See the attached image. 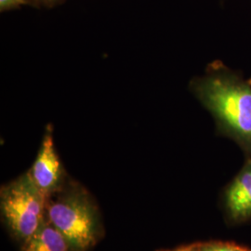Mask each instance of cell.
<instances>
[{"label":"cell","mask_w":251,"mask_h":251,"mask_svg":"<svg viewBox=\"0 0 251 251\" xmlns=\"http://www.w3.org/2000/svg\"><path fill=\"white\" fill-rule=\"evenodd\" d=\"M200 251V247H188V248H184V249H181L179 251Z\"/></svg>","instance_id":"9c48e42d"},{"label":"cell","mask_w":251,"mask_h":251,"mask_svg":"<svg viewBox=\"0 0 251 251\" xmlns=\"http://www.w3.org/2000/svg\"><path fill=\"white\" fill-rule=\"evenodd\" d=\"M48 216L50 223L63 233L73 249L84 251L95 243V215L90 203L79 195L54 202L48 209Z\"/></svg>","instance_id":"3957f363"},{"label":"cell","mask_w":251,"mask_h":251,"mask_svg":"<svg viewBox=\"0 0 251 251\" xmlns=\"http://www.w3.org/2000/svg\"><path fill=\"white\" fill-rule=\"evenodd\" d=\"M200 251H248L229 243H211L200 247Z\"/></svg>","instance_id":"52a82bcc"},{"label":"cell","mask_w":251,"mask_h":251,"mask_svg":"<svg viewBox=\"0 0 251 251\" xmlns=\"http://www.w3.org/2000/svg\"><path fill=\"white\" fill-rule=\"evenodd\" d=\"M27 4L28 0H0V10L3 12L10 9H17Z\"/></svg>","instance_id":"ba28073f"},{"label":"cell","mask_w":251,"mask_h":251,"mask_svg":"<svg viewBox=\"0 0 251 251\" xmlns=\"http://www.w3.org/2000/svg\"><path fill=\"white\" fill-rule=\"evenodd\" d=\"M43 1L46 2V3H48V4H50V3H55V2H57L59 0H43Z\"/></svg>","instance_id":"30bf717a"},{"label":"cell","mask_w":251,"mask_h":251,"mask_svg":"<svg viewBox=\"0 0 251 251\" xmlns=\"http://www.w3.org/2000/svg\"><path fill=\"white\" fill-rule=\"evenodd\" d=\"M191 90L214 117L219 130L251 150V84L226 67L212 63Z\"/></svg>","instance_id":"6da1fadb"},{"label":"cell","mask_w":251,"mask_h":251,"mask_svg":"<svg viewBox=\"0 0 251 251\" xmlns=\"http://www.w3.org/2000/svg\"><path fill=\"white\" fill-rule=\"evenodd\" d=\"M249 81H250V82H251V79H250V80H249Z\"/></svg>","instance_id":"8fae6325"},{"label":"cell","mask_w":251,"mask_h":251,"mask_svg":"<svg viewBox=\"0 0 251 251\" xmlns=\"http://www.w3.org/2000/svg\"><path fill=\"white\" fill-rule=\"evenodd\" d=\"M69 247L63 233L50 223L25 240L24 251H68Z\"/></svg>","instance_id":"8992f818"},{"label":"cell","mask_w":251,"mask_h":251,"mask_svg":"<svg viewBox=\"0 0 251 251\" xmlns=\"http://www.w3.org/2000/svg\"><path fill=\"white\" fill-rule=\"evenodd\" d=\"M28 172L36 186L47 196L61 183L63 167L55 150L50 126H48L36 161Z\"/></svg>","instance_id":"277c9868"},{"label":"cell","mask_w":251,"mask_h":251,"mask_svg":"<svg viewBox=\"0 0 251 251\" xmlns=\"http://www.w3.org/2000/svg\"><path fill=\"white\" fill-rule=\"evenodd\" d=\"M226 200L233 219L242 220L251 216V158L227 189Z\"/></svg>","instance_id":"5b68a950"},{"label":"cell","mask_w":251,"mask_h":251,"mask_svg":"<svg viewBox=\"0 0 251 251\" xmlns=\"http://www.w3.org/2000/svg\"><path fill=\"white\" fill-rule=\"evenodd\" d=\"M47 197L29 172L2 190L3 215L11 231L20 238L27 240L44 225Z\"/></svg>","instance_id":"7a4b0ae2"}]
</instances>
